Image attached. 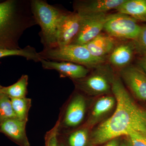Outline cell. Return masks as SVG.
I'll use <instances>...</instances> for the list:
<instances>
[{"label":"cell","mask_w":146,"mask_h":146,"mask_svg":"<svg viewBox=\"0 0 146 146\" xmlns=\"http://www.w3.org/2000/svg\"><path fill=\"white\" fill-rule=\"evenodd\" d=\"M111 91L116 100L115 111L93 131L90 138L91 143H106L133 133L146 138V110L136 104L117 76L112 82Z\"/></svg>","instance_id":"6da1fadb"},{"label":"cell","mask_w":146,"mask_h":146,"mask_svg":"<svg viewBox=\"0 0 146 146\" xmlns=\"http://www.w3.org/2000/svg\"><path fill=\"white\" fill-rule=\"evenodd\" d=\"M36 25L31 1L7 0L0 3V49L21 48L19 42L24 33Z\"/></svg>","instance_id":"7a4b0ae2"},{"label":"cell","mask_w":146,"mask_h":146,"mask_svg":"<svg viewBox=\"0 0 146 146\" xmlns=\"http://www.w3.org/2000/svg\"><path fill=\"white\" fill-rule=\"evenodd\" d=\"M31 6L36 23L41 28L39 35L44 49L57 46L58 24L64 11L43 0H31Z\"/></svg>","instance_id":"3957f363"},{"label":"cell","mask_w":146,"mask_h":146,"mask_svg":"<svg viewBox=\"0 0 146 146\" xmlns=\"http://www.w3.org/2000/svg\"><path fill=\"white\" fill-rule=\"evenodd\" d=\"M42 59L52 61H65L95 68L105 62V58H98L91 54L84 45L71 44L44 49L39 52Z\"/></svg>","instance_id":"277c9868"},{"label":"cell","mask_w":146,"mask_h":146,"mask_svg":"<svg viewBox=\"0 0 146 146\" xmlns=\"http://www.w3.org/2000/svg\"><path fill=\"white\" fill-rule=\"evenodd\" d=\"M95 70L84 78L74 80L78 89L90 96L108 94L112 90L115 76L109 64L103 63L97 66Z\"/></svg>","instance_id":"5b68a950"},{"label":"cell","mask_w":146,"mask_h":146,"mask_svg":"<svg viewBox=\"0 0 146 146\" xmlns=\"http://www.w3.org/2000/svg\"><path fill=\"white\" fill-rule=\"evenodd\" d=\"M141 26L130 16L121 13L110 14L103 30L114 38L134 41L137 38Z\"/></svg>","instance_id":"8992f818"},{"label":"cell","mask_w":146,"mask_h":146,"mask_svg":"<svg viewBox=\"0 0 146 146\" xmlns=\"http://www.w3.org/2000/svg\"><path fill=\"white\" fill-rule=\"evenodd\" d=\"M110 15L102 13L82 16L79 31L71 44L85 45L100 34Z\"/></svg>","instance_id":"52a82bcc"},{"label":"cell","mask_w":146,"mask_h":146,"mask_svg":"<svg viewBox=\"0 0 146 146\" xmlns=\"http://www.w3.org/2000/svg\"><path fill=\"white\" fill-rule=\"evenodd\" d=\"M82 17L75 11H64L58 24V46L71 44L78 34L81 26Z\"/></svg>","instance_id":"ba28073f"},{"label":"cell","mask_w":146,"mask_h":146,"mask_svg":"<svg viewBox=\"0 0 146 146\" xmlns=\"http://www.w3.org/2000/svg\"><path fill=\"white\" fill-rule=\"evenodd\" d=\"M120 75L136 98L146 102V74L138 66L128 65L121 69Z\"/></svg>","instance_id":"9c48e42d"},{"label":"cell","mask_w":146,"mask_h":146,"mask_svg":"<svg viewBox=\"0 0 146 146\" xmlns=\"http://www.w3.org/2000/svg\"><path fill=\"white\" fill-rule=\"evenodd\" d=\"M126 0H90L78 1L74 4V11L81 16L107 13L116 9Z\"/></svg>","instance_id":"30bf717a"},{"label":"cell","mask_w":146,"mask_h":146,"mask_svg":"<svg viewBox=\"0 0 146 146\" xmlns=\"http://www.w3.org/2000/svg\"><path fill=\"white\" fill-rule=\"evenodd\" d=\"M42 67L46 70H54L59 73L60 77L70 78L73 80L84 78L88 75V68L82 65L65 61H52L42 59Z\"/></svg>","instance_id":"8fae6325"},{"label":"cell","mask_w":146,"mask_h":146,"mask_svg":"<svg viewBox=\"0 0 146 146\" xmlns=\"http://www.w3.org/2000/svg\"><path fill=\"white\" fill-rule=\"evenodd\" d=\"M86 110L85 98L81 94H77L73 97L66 109L63 124L68 127L79 125L83 121Z\"/></svg>","instance_id":"7c38bea8"},{"label":"cell","mask_w":146,"mask_h":146,"mask_svg":"<svg viewBox=\"0 0 146 146\" xmlns=\"http://www.w3.org/2000/svg\"><path fill=\"white\" fill-rule=\"evenodd\" d=\"M116 100L114 96L101 97L97 100L92 108L86 127H91L100 123L116 107Z\"/></svg>","instance_id":"4fadbf2b"},{"label":"cell","mask_w":146,"mask_h":146,"mask_svg":"<svg viewBox=\"0 0 146 146\" xmlns=\"http://www.w3.org/2000/svg\"><path fill=\"white\" fill-rule=\"evenodd\" d=\"M27 121L18 119H10L0 125L2 132L21 146H29L26 134V127Z\"/></svg>","instance_id":"5bb4252c"},{"label":"cell","mask_w":146,"mask_h":146,"mask_svg":"<svg viewBox=\"0 0 146 146\" xmlns=\"http://www.w3.org/2000/svg\"><path fill=\"white\" fill-rule=\"evenodd\" d=\"M135 52L133 41L119 44L110 54V63L116 68L123 69L129 65Z\"/></svg>","instance_id":"9a60e30c"},{"label":"cell","mask_w":146,"mask_h":146,"mask_svg":"<svg viewBox=\"0 0 146 146\" xmlns=\"http://www.w3.org/2000/svg\"><path fill=\"white\" fill-rule=\"evenodd\" d=\"M115 38L107 34L101 33L94 39L84 45L94 56L105 58L110 54L116 46Z\"/></svg>","instance_id":"2e32d148"},{"label":"cell","mask_w":146,"mask_h":146,"mask_svg":"<svg viewBox=\"0 0 146 146\" xmlns=\"http://www.w3.org/2000/svg\"><path fill=\"white\" fill-rule=\"evenodd\" d=\"M116 10L137 21L146 22V0H126Z\"/></svg>","instance_id":"e0dca14e"},{"label":"cell","mask_w":146,"mask_h":146,"mask_svg":"<svg viewBox=\"0 0 146 146\" xmlns=\"http://www.w3.org/2000/svg\"><path fill=\"white\" fill-rule=\"evenodd\" d=\"M28 76L24 75L14 84L7 87H3L0 94L6 95L10 98H25L27 93Z\"/></svg>","instance_id":"ac0fdd59"},{"label":"cell","mask_w":146,"mask_h":146,"mask_svg":"<svg viewBox=\"0 0 146 146\" xmlns=\"http://www.w3.org/2000/svg\"><path fill=\"white\" fill-rule=\"evenodd\" d=\"M11 56H22L26 58L27 60H33L36 62H40L42 59L39 52L36 51L35 48L30 46L19 49H0V58Z\"/></svg>","instance_id":"d6986e66"},{"label":"cell","mask_w":146,"mask_h":146,"mask_svg":"<svg viewBox=\"0 0 146 146\" xmlns=\"http://www.w3.org/2000/svg\"><path fill=\"white\" fill-rule=\"evenodd\" d=\"M10 99L16 118L27 122L29 111L31 106V99L26 97Z\"/></svg>","instance_id":"ffe728a7"},{"label":"cell","mask_w":146,"mask_h":146,"mask_svg":"<svg viewBox=\"0 0 146 146\" xmlns=\"http://www.w3.org/2000/svg\"><path fill=\"white\" fill-rule=\"evenodd\" d=\"M15 118L16 115L10 98L5 94H0V125L7 120Z\"/></svg>","instance_id":"44dd1931"},{"label":"cell","mask_w":146,"mask_h":146,"mask_svg":"<svg viewBox=\"0 0 146 146\" xmlns=\"http://www.w3.org/2000/svg\"><path fill=\"white\" fill-rule=\"evenodd\" d=\"M89 141V131L87 127L75 131L70 134L68 138L70 146H86Z\"/></svg>","instance_id":"7402d4cb"},{"label":"cell","mask_w":146,"mask_h":146,"mask_svg":"<svg viewBox=\"0 0 146 146\" xmlns=\"http://www.w3.org/2000/svg\"><path fill=\"white\" fill-rule=\"evenodd\" d=\"M133 41L135 52L141 56L146 55V24L141 26L137 38Z\"/></svg>","instance_id":"603a6c76"},{"label":"cell","mask_w":146,"mask_h":146,"mask_svg":"<svg viewBox=\"0 0 146 146\" xmlns=\"http://www.w3.org/2000/svg\"><path fill=\"white\" fill-rule=\"evenodd\" d=\"M127 138L131 146H146V138L139 133H131Z\"/></svg>","instance_id":"cb8c5ba5"},{"label":"cell","mask_w":146,"mask_h":146,"mask_svg":"<svg viewBox=\"0 0 146 146\" xmlns=\"http://www.w3.org/2000/svg\"><path fill=\"white\" fill-rule=\"evenodd\" d=\"M56 128L52 131L51 133L49 134L48 139L46 141L47 146H58L57 138H56Z\"/></svg>","instance_id":"d4e9b609"},{"label":"cell","mask_w":146,"mask_h":146,"mask_svg":"<svg viewBox=\"0 0 146 146\" xmlns=\"http://www.w3.org/2000/svg\"><path fill=\"white\" fill-rule=\"evenodd\" d=\"M137 66L146 74V55L141 56L137 61Z\"/></svg>","instance_id":"484cf974"},{"label":"cell","mask_w":146,"mask_h":146,"mask_svg":"<svg viewBox=\"0 0 146 146\" xmlns=\"http://www.w3.org/2000/svg\"><path fill=\"white\" fill-rule=\"evenodd\" d=\"M120 144L119 139L117 138L112 139L108 141L107 143H106L103 146H119Z\"/></svg>","instance_id":"4316f807"},{"label":"cell","mask_w":146,"mask_h":146,"mask_svg":"<svg viewBox=\"0 0 146 146\" xmlns=\"http://www.w3.org/2000/svg\"><path fill=\"white\" fill-rule=\"evenodd\" d=\"M126 146H131L130 143H129V142L128 141V140H127V141L126 142Z\"/></svg>","instance_id":"83f0119b"},{"label":"cell","mask_w":146,"mask_h":146,"mask_svg":"<svg viewBox=\"0 0 146 146\" xmlns=\"http://www.w3.org/2000/svg\"><path fill=\"white\" fill-rule=\"evenodd\" d=\"M119 146H126V144L125 143H121L120 144Z\"/></svg>","instance_id":"f1b7e54d"},{"label":"cell","mask_w":146,"mask_h":146,"mask_svg":"<svg viewBox=\"0 0 146 146\" xmlns=\"http://www.w3.org/2000/svg\"><path fill=\"white\" fill-rule=\"evenodd\" d=\"M58 146H65L64 145H63V144H60L59 145H58Z\"/></svg>","instance_id":"f546056e"},{"label":"cell","mask_w":146,"mask_h":146,"mask_svg":"<svg viewBox=\"0 0 146 146\" xmlns=\"http://www.w3.org/2000/svg\"><path fill=\"white\" fill-rule=\"evenodd\" d=\"M2 87L3 86H1V85H0V93H1V89L2 88Z\"/></svg>","instance_id":"4dcf8cb0"}]
</instances>
